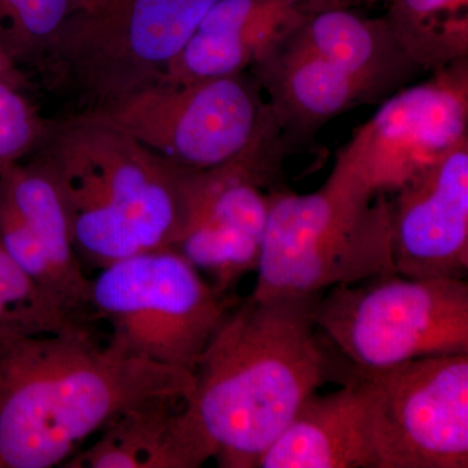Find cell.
Returning a JSON list of instances; mask_svg holds the SVG:
<instances>
[{
  "instance_id": "obj_13",
  "label": "cell",
  "mask_w": 468,
  "mask_h": 468,
  "mask_svg": "<svg viewBox=\"0 0 468 468\" xmlns=\"http://www.w3.org/2000/svg\"><path fill=\"white\" fill-rule=\"evenodd\" d=\"M258 468H377L365 389L351 363L340 389L302 403Z\"/></svg>"
},
{
  "instance_id": "obj_21",
  "label": "cell",
  "mask_w": 468,
  "mask_h": 468,
  "mask_svg": "<svg viewBox=\"0 0 468 468\" xmlns=\"http://www.w3.org/2000/svg\"><path fill=\"white\" fill-rule=\"evenodd\" d=\"M286 2L306 12L320 11V9L343 5H341V0H286Z\"/></svg>"
},
{
  "instance_id": "obj_7",
  "label": "cell",
  "mask_w": 468,
  "mask_h": 468,
  "mask_svg": "<svg viewBox=\"0 0 468 468\" xmlns=\"http://www.w3.org/2000/svg\"><path fill=\"white\" fill-rule=\"evenodd\" d=\"M215 2L82 0L37 67L76 115L109 109L158 84Z\"/></svg>"
},
{
  "instance_id": "obj_19",
  "label": "cell",
  "mask_w": 468,
  "mask_h": 468,
  "mask_svg": "<svg viewBox=\"0 0 468 468\" xmlns=\"http://www.w3.org/2000/svg\"><path fill=\"white\" fill-rule=\"evenodd\" d=\"M80 0H0V48L38 66Z\"/></svg>"
},
{
  "instance_id": "obj_9",
  "label": "cell",
  "mask_w": 468,
  "mask_h": 468,
  "mask_svg": "<svg viewBox=\"0 0 468 468\" xmlns=\"http://www.w3.org/2000/svg\"><path fill=\"white\" fill-rule=\"evenodd\" d=\"M232 306L172 248L101 268L89 297V310L110 326V344L190 372Z\"/></svg>"
},
{
  "instance_id": "obj_16",
  "label": "cell",
  "mask_w": 468,
  "mask_h": 468,
  "mask_svg": "<svg viewBox=\"0 0 468 468\" xmlns=\"http://www.w3.org/2000/svg\"><path fill=\"white\" fill-rule=\"evenodd\" d=\"M0 187L39 239L80 310H89L91 279L77 255L57 187L38 165L0 167Z\"/></svg>"
},
{
  "instance_id": "obj_23",
  "label": "cell",
  "mask_w": 468,
  "mask_h": 468,
  "mask_svg": "<svg viewBox=\"0 0 468 468\" xmlns=\"http://www.w3.org/2000/svg\"><path fill=\"white\" fill-rule=\"evenodd\" d=\"M81 2H82V0H80V3H81Z\"/></svg>"
},
{
  "instance_id": "obj_22",
  "label": "cell",
  "mask_w": 468,
  "mask_h": 468,
  "mask_svg": "<svg viewBox=\"0 0 468 468\" xmlns=\"http://www.w3.org/2000/svg\"><path fill=\"white\" fill-rule=\"evenodd\" d=\"M360 3H366V5H377L380 2H389V0H358Z\"/></svg>"
},
{
  "instance_id": "obj_8",
  "label": "cell",
  "mask_w": 468,
  "mask_h": 468,
  "mask_svg": "<svg viewBox=\"0 0 468 468\" xmlns=\"http://www.w3.org/2000/svg\"><path fill=\"white\" fill-rule=\"evenodd\" d=\"M328 291L314 307V323L356 367L468 354L466 280L389 273Z\"/></svg>"
},
{
  "instance_id": "obj_4",
  "label": "cell",
  "mask_w": 468,
  "mask_h": 468,
  "mask_svg": "<svg viewBox=\"0 0 468 468\" xmlns=\"http://www.w3.org/2000/svg\"><path fill=\"white\" fill-rule=\"evenodd\" d=\"M250 72L266 91L288 149L347 111L381 103L424 70L384 17L335 5L295 15L261 48Z\"/></svg>"
},
{
  "instance_id": "obj_10",
  "label": "cell",
  "mask_w": 468,
  "mask_h": 468,
  "mask_svg": "<svg viewBox=\"0 0 468 468\" xmlns=\"http://www.w3.org/2000/svg\"><path fill=\"white\" fill-rule=\"evenodd\" d=\"M353 372L365 389L377 468L468 467V354Z\"/></svg>"
},
{
  "instance_id": "obj_3",
  "label": "cell",
  "mask_w": 468,
  "mask_h": 468,
  "mask_svg": "<svg viewBox=\"0 0 468 468\" xmlns=\"http://www.w3.org/2000/svg\"><path fill=\"white\" fill-rule=\"evenodd\" d=\"M34 165L57 187L80 261L110 266L175 248L192 221L202 172L172 165L84 115L48 126Z\"/></svg>"
},
{
  "instance_id": "obj_17",
  "label": "cell",
  "mask_w": 468,
  "mask_h": 468,
  "mask_svg": "<svg viewBox=\"0 0 468 468\" xmlns=\"http://www.w3.org/2000/svg\"><path fill=\"white\" fill-rule=\"evenodd\" d=\"M384 18L424 72L468 58V0H389Z\"/></svg>"
},
{
  "instance_id": "obj_2",
  "label": "cell",
  "mask_w": 468,
  "mask_h": 468,
  "mask_svg": "<svg viewBox=\"0 0 468 468\" xmlns=\"http://www.w3.org/2000/svg\"><path fill=\"white\" fill-rule=\"evenodd\" d=\"M193 387V372L98 343L84 325L2 341L0 467L58 466L126 412Z\"/></svg>"
},
{
  "instance_id": "obj_18",
  "label": "cell",
  "mask_w": 468,
  "mask_h": 468,
  "mask_svg": "<svg viewBox=\"0 0 468 468\" xmlns=\"http://www.w3.org/2000/svg\"><path fill=\"white\" fill-rule=\"evenodd\" d=\"M261 242L232 224L196 217L174 249L205 277L215 292L226 295L243 276L257 271Z\"/></svg>"
},
{
  "instance_id": "obj_12",
  "label": "cell",
  "mask_w": 468,
  "mask_h": 468,
  "mask_svg": "<svg viewBox=\"0 0 468 468\" xmlns=\"http://www.w3.org/2000/svg\"><path fill=\"white\" fill-rule=\"evenodd\" d=\"M389 199L394 268L411 279H466L468 138Z\"/></svg>"
},
{
  "instance_id": "obj_15",
  "label": "cell",
  "mask_w": 468,
  "mask_h": 468,
  "mask_svg": "<svg viewBox=\"0 0 468 468\" xmlns=\"http://www.w3.org/2000/svg\"><path fill=\"white\" fill-rule=\"evenodd\" d=\"M185 399H162L132 410L72 455L70 468H197L206 463L181 419Z\"/></svg>"
},
{
  "instance_id": "obj_11",
  "label": "cell",
  "mask_w": 468,
  "mask_h": 468,
  "mask_svg": "<svg viewBox=\"0 0 468 468\" xmlns=\"http://www.w3.org/2000/svg\"><path fill=\"white\" fill-rule=\"evenodd\" d=\"M431 73L381 101L338 151L331 175L389 196L468 138V58Z\"/></svg>"
},
{
  "instance_id": "obj_5",
  "label": "cell",
  "mask_w": 468,
  "mask_h": 468,
  "mask_svg": "<svg viewBox=\"0 0 468 468\" xmlns=\"http://www.w3.org/2000/svg\"><path fill=\"white\" fill-rule=\"evenodd\" d=\"M252 297L323 294L396 273L389 197L360 192L329 175L316 192L271 190Z\"/></svg>"
},
{
  "instance_id": "obj_20",
  "label": "cell",
  "mask_w": 468,
  "mask_h": 468,
  "mask_svg": "<svg viewBox=\"0 0 468 468\" xmlns=\"http://www.w3.org/2000/svg\"><path fill=\"white\" fill-rule=\"evenodd\" d=\"M48 128L20 94L0 81V167L37 149Z\"/></svg>"
},
{
  "instance_id": "obj_1",
  "label": "cell",
  "mask_w": 468,
  "mask_h": 468,
  "mask_svg": "<svg viewBox=\"0 0 468 468\" xmlns=\"http://www.w3.org/2000/svg\"><path fill=\"white\" fill-rule=\"evenodd\" d=\"M320 295H250L228 310L209 340L181 415L218 467L258 468L302 403L349 374L350 362L314 323Z\"/></svg>"
},
{
  "instance_id": "obj_14",
  "label": "cell",
  "mask_w": 468,
  "mask_h": 468,
  "mask_svg": "<svg viewBox=\"0 0 468 468\" xmlns=\"http://www.w3.org/2000/svg\"><path fill=\"white\" fill-rule=\"evenodd\" d=\"M301 11L286 0H217L159 82L192 84L246 72Z\"/></svg>"
},
{
  "instance_id": "obj_6",
  "label": "cell",
  "mask_w": 468,
  "mask_h": 468,
  "mask_svg": "<svg viewBox=\"0 0 468 468\" xmlns=\"http://www.w3.org/2000/svg\"><path fill=\"white\" fill-rule=\"evenodd\" d=\"M81 115L178 167L211 171L246 163L282 174V129L251 72L192 84L158 82L115 106Z\"/></svg>"
}]
</instances>
